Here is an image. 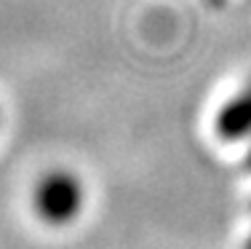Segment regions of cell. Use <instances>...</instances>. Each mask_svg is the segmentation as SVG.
Segmentation results:
<instances>
[{"label":"cell","instance_id":"obj_1","mask_svg":"<svg viewBox=\"0 0 251 249\" xmlns=\"http://www.w3.org/2000/svg\"><path fill=\"white\" fill-rule=\"evenodd\" d=\"M86 188L80 177L67 169H53L43 174L35 185L32 206L38 217L49 225H70L83 212Z\"/></svg>","mask_w":251,"mask_h":249}]
</instances>
